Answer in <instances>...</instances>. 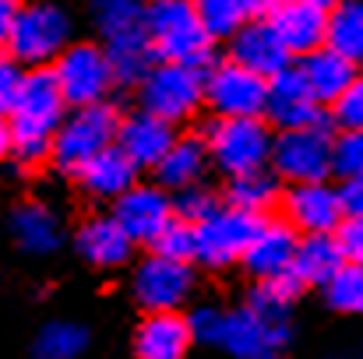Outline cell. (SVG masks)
<instances>
[{
  "label": "cell",
  "mask_w": 363,
  "mask_h": 359,
  "mask_svg": "<svg viewBox=\"0 0 363 359\" xmlns=\"http://www.w3.org/2000/svg\"><path fill=\"white\" fill-rule=\"evenodd\" d=\"M67 110L71 106L60 96V85H57L50 67L25 71L21 96H18L14 110L7 113L11 155H14L18 166L32 169V166H43L53 155V134H57V127H60Z\"/></svg>",
  "instance_id": "1"
},
{
  "label": "cell",
  "mask_w": 363,
  "mask_h": 359,
  "mask_svg": "<svg viewBox=\"0 0 363 359\" xmlns=\"http://www.w3.org/2000/svg\"><path fill=\"white\" fill-rule=\"evenodd\" d=\"M145 32H148L159 60L208 67L216 57V39L201 25L194 0H148Z\"/></svg>",
  "instance_id": "2"
},
{
  "label": "cell",
  "mask_w": 363,
  "mask_h": 359,
  "mask_svg": "<svg viewBox=\"0 0 363 359\" xmlns=\"http://www.w3.org/2000/svg\"><path fill=\"white\" fill-rule=\"evenodd\" d=\"M71 32H74V21L60 4L32 0V4H21L14 11V21H11L4 46L18 64L50 67L71 46Z\"/></svg>",
  "instance_id": "3"
},
{
  "label": "cell",
  "mask_w": 363,
  "mask_h": 359,
  "mask_svg": "<svg viewBox=\"0 0 363 359\" xmlns=\"http://www.w3.org/2000/svg\"><path fill=\"white\" fill-rule=\"evenodd\" d=\"M208 159L223 176L264 169L272 159V123L264 117H212L201 130Z\"/></svg>",
  "instance_id": "4"
},
{
  "label": "cell",
  "mask_w": 363,
  "mask_h": 359,
  "mask_svg": "<svg viewBox=\"0 0 363 359\" xmlns=\"http://www.w3.org/2000/svg\"><path fill=\"white\" fill-rule=\"evenodd\" d=\"M138 103L141 110L169 120L173 127L194 120L205 106V67L155 60L152 71L138 81Z\"/></svg>",
  "instance_id": "5"
},
{
  "label": "cell",
  "mask_w": 363,
  "mask_h": 359,
  "mask_svg": "<svg viewBox=\"0 0 363 359\" xmlns=\"http://www.w3.org/2000/svg\"><path fill=\"white\" fill-rule=\"evenodd\" d=\"M117 123H121V113L106 99L89 103V106H71L53 134V155H50L53 166L74 180V173L92 155H99L103 148L117 141Z\"/></svg>",
  "instance_id": "6"
},
{
  "label": "cell",
  "mask_w": 363,
  "mask_h": 359,
  "mask_svg": "<svg viewBox=\"0 0 363 359\" xmlns=\"http://www.w3.org/2000/svg\"><path fill=\"white\" fill-rule=\"evenodd\" d=\"M332 120L311 127L279 130L272 141L268 169L282 183H307V180H332Z\"/></svg>",
  "instance_id": "7"
},
{
  "label": "cell",
  "mask_w": 363,
  "mask_h": 359,
  "mask_svg": "<svg viewBox=\"0 0 363 359\" xmlns=\"http://www.w3.org/2000/svg\"><path fill=\"white\" fill-rule=\"evenodd\" d=\"M194 261H177L166 253H145L130 271V300L152 314V310H184L194 296Z\"/></svg>",
  "instance_id": "8"
},
{
  "label": "cell",
  "mask_w": 363,
  "mask_h": 359,
  "mask_svg": "<svg viewBox=\"0 0 363 359\" xmlns=\"http://www.w3.org/2000/svg\"><path fill=\"white\" fill-rule=\"evenodd\" d=\"M264 215H250L233 205H219L208 219H201L194 226V264L208 268V271H223L240 264L247 243L254 239L257 226Z\"/></svg>",
  "instance_id": "9"
},
{
  "label": "cell",
  "mask_w": 363,
  "mask_h": 359,
  "mask_svg": "<svg viewBox=\"0 0 363 359\" xmlns=\"http://www.w3.org/2000/svg\"><path fill=\"white\" fill-rule=\"evenodd\" d=\"M60 96L67 99V106H89V103H103L117 78L106 57L103 42H71L53 64H50Z\"/></svg>",
  "instance_id": "10"
},
{
  "label": "cell",
  "mask_w": 363,
  "mask_h": 359,
  "mask_svg": "<svg viewBox=\"0 0 363 359\" xmlns=\"http://www.w3.org/2000/svg\"><path fill=\"white\" fill-rule=\"evenodd\" d=\"M268 78L237 60H212L205 67V106L212 117H264Z\"/></svg>",
  "instance_id": "11"
},
{
  "label": "cell",
  "mask_w": 363,
  "mask_h": 359,
  "mask_svg": "<svg viewBox=\"0 0 363 359\" xmlns=\"http://www.w3.org/2000/svg\"><path fill=\"white\" fill-rule=\"evenodd\" d=\"M289 338H293V324H272L243 303L223 310L212 349H223L230 359H268L282 353Z\"/></svg>",
  "instance_id": "12"
},
{
  "label": "cell",
  "mask_w": 363,
  "mask_h": 359,
  "mask_svg": "<svg viewBox=\"0 0 363 359\" xmlns=\"http://www.w3.org/2000/svg\"><path fill=\"white\" fill-rule=\"evenodd\" d=\"M282 219L303 237V233H335L342 222L339 187L332 180H307V183H286L282 187Z\"/></svg>",
  "instance_id": "13"
},
{
  "label": "cell",
  "mask_w": 363,
  "mask_h": 359,
  "mask_svg": "<svg viewBox=\"0 0 363 359\" xmlns=\"http://www.w3.org/2000/svg\"><path fill=\"white\" fill-rule=\"evenodd\" d=\"M264 120L275 130H289V127H311L328 120L325 106L314 99L311 85L303 81L300 67L289 64L286 71H279L275 78H268V99H264Z\"/></svg>",
  "instance_id": "14"
},
{
  "label": "cell",
  "mask_w": 363,
  "mask_h": 359,
  "mask_svg": "<svg viewBox=\"0 0 363 359\" xmlns=\"http://www.w3.org/2000/svg\"><path fill=\"white\" fill-rule=\"evenodd\" d=\"M113 215L134 243H152L159 229L173 219V194L155 183H130L113 201Z\"/></svg>",
  "instance_id": "15"
},
{
  "label": "cell",
  "mask_w": 363,
  "mask_h": 359,
  "mask_svg": "<svg viewBox=\"0 0 363 359\" xmlns=\"http://www.w3.org/2000/svg\"><path fill=\"white\" fill-rule=\"evenodd\" d=\"M194 331L184 310H152L141 317L130 338L134 359H187L194 349Z\"/></svg>",
  "instance_id": "16"
},
{
  "label": "cell",
  "mask_w": 363,
  "mask_h": 359,
  "mask_svg": "<svg viewBox=\"0 0 363 359\" xmlns=\"http://www.w3.org/2000/svg\"><path fill=\"white\" fill-rule=\"evenodd\" d=\"M7 237L28 257H50L64 246V215L46 201H21L7 215Z\"/></svg>",
  "instance_id": "17"
},
{
  "label": "cell",
  "mask_w": 363,
  "mask_h": 359,
  "mask_svg": "<svg viewBox=\"0 0 363 359\" xmlns=\"http://www.w3.org/2000/svg\"><path fill=\"white\" fill-rule=\"evenodd\" d=\"M230 60L250 67L261 78H275L279 71L293 64V53L286 50V42L279 39L268 18H250L230 35Z\"/></svg>",
  "instance_id": "18"
},
{
  "label": "cell",
  "mask_w": 363,
  "mask_h": 359,
  "mask_svg": "<svg viewBox=\"0 0 363 359\" xmlns=\"http://www.w3.org/2000/svg\"><path fill=\"white\" fill-rule=\"evenodd\" d=\"M296 243L300 233L286 222V219H272L264 215L254 239L247 243L240 264L250 278H275V275H286L293 268V257H296Z\"/></svg>",
  "instance_id": "19"
},
{
  "label": "cell",
  "mask_w": 363,
  "mask_h": 359,
  "mask_svg": "<svg viewBox=\"0 0 363 359\" xmlns=\"http://www.w3.org/2000/svg\"><path fill=\"white\" fill-rule=\"evenodd\" d=\"M134 246H138V243L127 237V229L117 222L113 212L85 219V222L78 226V233H74L78 257H82L85 264L99 268V271H117V268H123V264L134 257Z\"/></svg>",
  "instance_id": "20"
},
{
  "label": "cell",
  "mask_w": 363,
  "mask_h": 359,
  "mask_svg": "<svg viewBox=\"0 0 363 359\" xmlns=\"http://www.w3.org/2000/svg\"><path fill=\"white\" fill-rule=\"evenodd\" d=\"M173 141H177V127L169 120L148 113V110L127 113L117 123V144L127 152V159L138 169H155Z\"/></svg>",
  "instance_id": "21"
},
{
  "label": "cell",
  "mask_w": 363,
  "mask_h": 359,
  "mask_svg": "<svg viewBox=\"0 0 363 359\" xmlns=\"http://www.w3.org/2000/svg\"><path fill=\"white\" fill-rule=\"evenodd\" d=\"M268 21L275 25V32L286 42V50L293 53V60L325 46V39H328V11L314 7L307 0H282L268 14Z\"/></svg>",
  "instance_id": "22"
},
{
  "label": "cell",
  "mask_w": 363,
  "mask_h": 359,
  "mask_svg": "<svg viewBox=\"0 0 363 359\" xmlns=\"http://www.w3.org/2000/svg\"><path fill=\"white\" fill-rule=\"evenodd\" d=\"M296 67H300V74H303V81L311 85V92H314V99L328 110L357 78H360V64L357 60H350L346 53H339V50H332L328 42L325 46H318V50H311V53H303L300 60H296Z\"/></svg>",
  "instance_id": "23"
},
{
  "label": "cell",
  "mask_w": 363,
  "mask_h": 359,
  "mask_svg": "<svg viewBox=\"0 0 363 359\" xmlns=\"http://www.w3.org/2000/svg\"><path fill=\"white\" fill-rule=\"evenodd\" d=\"M138 173H141V169L127 159V152L113 141L110 148H103L99 155H92V159L74 173V180H78V187H82L92 201H117L130 183H138Z\"/></svg>",
  "instance_id": "24"
},
{
  "label": "cell",
  "mask_w": 363,
  "mask_h": 359,
  "mask_svg": "<svg viewBox=\"0 0 363 359\" xmlns=\"http://www.w3.org/2000/svg\"><path fill=\"white\" fill-rule=\"evenodd\" d=\"M208 169H212V159H208L205 137L201 134H177V141L169 144V152L155 166V180L173 194L180 187L201 183Z\"/></svg>",
  "instance_id": "25"
},
{
  "label": "cell",
  "mask_w": 363,
  "mask_h": 359,
  "mask_svg": "<svg viewBox=\"0 0 363 359\" xmlns=\"http://www.w3.org/2000/svg\"><path fill=\"white\" fill-rule=\"evenodd\" d=\"M103 46H106V57H110V67H113L117 85H138L152 71V64L159 60L155 50H152V39H148L145 25L117 32V35H106Z\"/></svg>",
  "instance_id": "26"
},
{
  "label": "cell",
  "mask_w": 363,
  "mask_h": 359,
  "mask_svg": "<svg viewBox=\"0 0 363 359\" xmlns=\"http://www.w3.org/2000/svg\"><path fill=\"white\" fill-rule=\"evenodd\" d=\"M303 289L307 285L296 278L293 268L286 275H275V278H254V285L247 292V307L272 324H293V310H296Z\"/></svg>",
  "instance_id": "27"
},
{
  "label": "cell",
  "mask_w": 363,
  "mask_h": 359,
  "mask_svg": "<svg viewBox=\"0 0 363 359\" xmlns=\"http://www.w3.org/2000/svg\"><path fill=\"white\" fill-rule=\"evenodd\" d=\"M282 187L286 183L264 166V169H250V173H240V176H226L223 201L250 212V215H268L272 208H279Z\"/></svg>",
  "instance_id": "28"
},
{
  "label": "cell",
  "mask_w": 363,
  "mask_h": 359,
  "mask_svg": "<svg viewBox=\"0 0 363 359\" xmlns=\"http://www.w3.org/2000/svg\"><path fill=\"white\" fill-rule=\"evenodd\" d=\"M346 257H342V246H339V239L335 233H303L300 243H296V257H293V271H296V278L311 289H318L339 264H342Z\"/></svg>",
  "instance_id": "29"
},
{
  "label": "cell",
  "mask_w": 363,
  "mask_h": 359,
  "mask_svg": "<svg viewBox=\"0 0 363 359\" xmlns=\"http://www.w3.org/2000/svg\"><path fill=\"white\" fill-rule=\"evenodd\" d=\"M321 303L325 310L339 314V317H363V264L342 261L321 285Z\"/></svg>",
  "instance_id": "30"
},
{
  "label": "cell",
  "mask_w": 363,
  "mask_h": 359,
  "mask_svg": "<svg viewBox=\"0 0 363 359\" xmlns=\"http://www.w3.org/2000/svg\"><path fill=\"white\" fill-rule=\"evenodd\" d=\"M89 349V328L78 321H50L32 342V359H82Z\"/></svg>",
  "instance_id": "31"
},
{
  "label": "cell",
  "mask_w": 363,
  "mask_h": 359,
  "mask_svg": "<svg viewBox=\"0 0 363 359\" xmlns=\"http://www.w3.org/2000/svg\"><path fill=\"white\" fill-rule=\"evenodd\" d=\"M325 42L363 67V0H339L328 11V39Z\"/></svg>",
  "instance_id": "32"
},
{
  "label": "cell",
  "mask_w": 363,
  "mask_h": 359,
  "mask_svg": "<svg viewBox=\"0 0 363 359\" xmlns=\"http://www.w3.org/2000/svg\"><path fill=\"white\" fill-rule=\"evenodd\" d=\"M145 7H148V0H89L92 25L99 28L103 39L145 25Z\"/></svg>",
  "instance_id": "33"
},
{
  "label": "cell",
  "mask_w": 363,
  "mask_h": 359,
  "mask_svg": "<svg viewBox=\"0 0 363 359\" xmlns=\"http://www.w3.org/2000/svg\"><path fill=\"white\" fill-rule=\"evenodd\" d=\"M194 11L212 39H230L243 21H250L247 0H194Z\"/></svg>",
  "instance_id": "34"
},
{
  "label": "cell",
  "mask_w": 363,
  "mask_h": 359,
  "mask_svg": "<svg viewBox=\"0 0 363 359\" xmlns=\"http://www.w3.org/2000/svg\"><path fill=\"white\" fill-rule=\"evenodd\" d=\"M219 205H223V194H216L205 180L173 190V215H180V219H187V222H194V226H198L201 219H208Z\"/></svg>",
  "instance_id": "35"
},
{
  "label": "cell",
  "mask_w": 363,
  "mask_h": 359,
  "mask_svg": "<svg viewBox=\"0 0 363 359\" xmlns=\"http://www.w3.org/2000/svg\"><path fill=\"white\" fill-rule=\"evenodd\" d=\"M332 176H363V130L332 134Z\"/></svg>",
  "instance_id": "36"
},
{
  "label": "cell",
  "mask_w": 363,
  "mask_h": 359,
  "mask_svg": "<svg viewBox=\"0 0 363 359\" xmlns=\"http://www.w3.org/2000/svg\"><path fill=\"white\" fill-rule=\"evenodd\" d=\"M148 246L155 253H166V257H177V261H194V222L173 215Z\"/></svg>",
  "instance_id": "37"
},
{
  "label": "cell",
  "mask_w": 363,
  "mask_h": 359,
  "mask_svg": "<svg viewBox=\"0 0 363 359\" xmlns=\"http://www.w3.org/2000/svg\"><path fill=\"white\" fill-rule=\"evenodd\" d=\"M328 120L335 130H363V74L328 106Z\"/></svg>",
  "instance_id": "38"
},
{
  "label": "cell",
  "mask_w": 363,
  "mask_h": 359,
  "mask_svg": "<svg viewBox=\"0 0 363 359\" xmlns=\"http://www.w3.org/2000/svg\"><path fill=\"white\" fill-rule=\"evenodd\" d=\"M21 85H25V71H21V64L7 53H0V117H7L11 110H14V103H18V96H21Z\"/></svg>",
  "instance_id": "39"
},
{
  "label": "cell",
  "mask_w": 363,
  "mask_h": 359,
  "mask_svg": "<svg viewBox=\"0 0 363 359\" xmlns=\"http://www.w3.org/2000/svg\"><path fill=\"white\" fill-rule=\"evenodd\" d=\"M335 239H339L346 261L363 264V219H342L335 229Z\"/></svg>",
  "instance_id": "40"
},
{
  "label": "cell",
  "mask_w": 363,
  "mask_h": 359,
  "mask_svg": "<svg viewBox=\"0 0 363 359\" xmlns=\"http://www.w3.org/2000/svg\"><path fill=\"white\" fill-rule=\"evenodd\" d=\"M335 187H339L342 219H363V176H346Z\"/></svg>",
  "instance_id": "41"
},
{
  "label": "cell",
  "mask_w": 363,
  "mask_h": 359,
  "mask_svg": "<svg viewBox=\"0 0 363 359\" xmlns=\"http://www.w3.org/2000/svg\"><path fill=\"white\" fill-rule=\"evenodd\" d=\"M14 11H18V0H0V42H4V39H7V32H11Z\"/></svg>",
  "instance_id": "42"
},
{
  "label": "cell",
  "mask_w": 363,
  "mask_h": 359,
  "mask_svg": "<svg viewBox=\"0 0 363 359\" xmlns=\"http://www.w3.org/2000/svg\"><path fill=\"white\" fill-rule=\"evenodd\" d=\"M279 4L282 0H247V11H250V18H268Z\"/></svg>",
  "instance_id": "43"
},
{
  "label": "cell",
  "mask_w": 363,
  "mask_h": 359,
  "mask_svg": "<svg viewBox=\"0 0 363 359\" xmlns=\"http://www.w3.org/2000/svg\"><path fill=\"white\" fill-rule=\"evenodd\" d=\"M11 155V123L7 117H0V162Z\"/></svg>",
  "instance_id": "44"
},
{
  "label": "cell",
  "mask_w": 363,
  "mask_h": 359,
  "mask_svg": "<svg viewBox=\"0 0 363 359\" xmlns=\"http://www.w3.org/2000/svg\"><path fill=\"white\" fill-rule=\"evenodd\" d=\"M307 4H314V7H325V11H332L339 0H307Z\"/></svg>",
  "instance_id": "45"
},
{
  "label": "cell",
  "mask_w": 363,
  "mask_h": 359,
  "mask_svg": "<svg viewBox=\"0 0 363 359\" xmlns=\"http://www.w3.org/2000/svg\"><path fill=\"white\" fill-rule=\"evenodd\" d=\"M268 359H282V353H275V356H268Z\"/></svg>",
  "instance_id": "46"
}]
</instances>
